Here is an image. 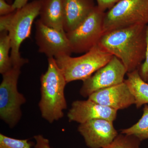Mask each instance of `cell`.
Instances as JSON below:
<instances>
[{"mask_svg": "<svg viewBox=\"0 0 148 148\" xmlns=\"http://www.w3.org/2000/svg\"><path fill=\"white\" fill-rule=\"evenodd\" d=\"M141 142L135 136L121 133L118 135L110 145L104 148H140Z\"/></svg>", "mask_w": 148, "mask_h": 148, "instance_id": "cell-18", "label": "cell"}, {"mask_svg": "<svg viewBox=\"0 0 148 148\" xmlns=\"http://www.w3.org/2000/svg\"><path fill=\"white\" fill-rule=\"evenodd\" d=\"M147 82L148 83V78L147 80Z\"/></svg>", "mask_w": 148, "mask_h": 148, "instance_id": "cell-27", "label": "cell"}, {"mask_svg": "<svg viewBox=\"0 0 148 148\" xmlns=\"http://www.w3.org/2000/svg\"><path fill=\"white\" fill-rule=\"evenodd\" d=\"M40 0H35L16 10L8 31L11 42L10 58L12 65L23 66L29 62L22 58L19 49L24 40L30 36L32 25L39 15Z\"/></svg>", "mask_w": 148, "mask_h": 148, "instance_id": "cell-5", "label": "cell"}, {"mask_svg": "<svg viewBox=\"0 0 148 148\" xmlns=\"http://www.w3.org/2000/svg\"><path fill=\"white\" fill-rule=\"evenodd\" d=\"M8 3H11L12 2V0H5Z\"/></svg>", "mask_w": 148, "mask_h": 148, "instance_id": "cell-26", "label": "cell"}, {"mask_svg": "<svg viewBox=\"0 0 148 148\" xmlns=\"http://www.w3.org/2000/svg\"><path fill=\"white\" fill-rule=\"evenodd\" d=\"M113 56L98 43L78 57L64 55L54 58L68 83L87 79L108 63Z\"/></svg>", "mask_w": 148, "mask_h": 148, "instance_id": "cell-3", "label": "cell"}, {"mask_svg": "<svg viewBox=\"0 0 148 148\" xmlns=\"http://www.w3.org/2000/svg\"><path fill=\"white\" fill-rule=\"evenodd\" d=\"M16 10L14 9L12 4L8 3L5 0H0V15H7L14 12Z\"/></svg>", "mask_w": 148, "mask_h": 148, "instance_id": "cell-24", "label": "cell"}, {"mask_svg": "<svg viewBox=\"0 0 148 148\" xmlns=\"http://www.w3.org/2000/svg\"><path fill=\"white\" fill-rule=\"evenodd\" d=\"M147 26L138 24L107 32L98 43L121 61L127 73L139 70L145 58Z\"/></svg>", "mask_w": 148, "mask_h": 148, "instance_id": "cell-1", "label": "cell"}, {"mask_svg": "<svg viewBox=\"0 0 148 148\" xmlns=\"http://www.w3.org/2000/svg\"><path fill=\"white\" fill-rule=\"evenodd\" d=\"M113 122L103 119L81 123L77 130L89 148H104L113 142L118 135Z\"/></svg>", "mask_w": 148, "mask_h": 148, "instance_id": "cell-10", "label": "cell"}, {"mask_svg": "<svg viewBox=\"0 0 148 148\" xmlns=\"http://www.w3.org/2000/svg\"><path fill=\"white\" fill-rule=\"evenodd\" d=\"M33 145L29 139L19 140L0 134V148H32Z\"/></svg>", "mask_w": 148, "mask_h": 148, "instance_id": "cell-19", "label": "cell"}, {"mask_svg": "<svg viewBox=\"0 0 148 148\" xmlns=\"http://www.w3.org/2000/svg\"><path fill=\"white\" fill-rule=\"evenodd\" d=\"M140 77L147 82L148 78V25L147 29V47H146L145 58L139 69Z\"/></svg>", "mask_w": 148, "mask_h": 148, "instance_id": "cell-20", "label": "cell"}, {"mask_svg": "<svg viewBox=\"0 0 148 148\" xmlns=\"http://www.w3.org/2000/svg\"><path fill=\"white\" fill-rule=\"evenodd\" d=\"M138 24H148V0H121L105 13L103 34Z\"/></svg>", "mask_w": 148, "mask_h": 148, "instance_id": "cell-6", "label": "cell"}, {"mask_svg": "<svg viewBox=\"0 0 148 148\" xmlns=\"http://www.w3.org/2000/svg\"><path fill=\"white\" fill-rule=\"evenodd\" d=\"M10 38L8 32L0 33V73L2 75L12 67L10 56Z\"/></svg>", "mask_w": 148, "mask_h": 148, "instance_id": "cell-17", "label": "cell"}, {"mask_svg": "<svg viewBox=\"0 0 148 148\" xmlns=\"http://www.w3.org/2000/svg\"><path fill=\"white\" fill-rule=\"evenodd\" d=\"M127 78L124 81L134 96L135 105L138 109L148 104V83L141 77L139 70L127 73Z\"/></svg>", "mask_w": 148, "mask_h": 148, "instance_id": "cell-15", "label": "cell"}, {"mask_svg": "<svg viewBox=\"0 0 148 148\" xmlns=\"http://www.w3.org/2000/svg\"><path fill=\"white\" fill-rule=\"evenodd\" d=\"M22 66L12 65L2 75L0 84V118L10 127L17 125L22 116L21 106L27 102L24 95L18 91L17 84Z\"/></svg>", "mask_w": 148, "mask_h": 148, "instance_id": "cell-4", "label": "cell"}, {"mask_svg": "<svg viewBox=\"0 0 148 148\" xmlns=\"http://www.w3.org/2000/svg\"><path fill=\"white\" fill-rule=\"evenodd\" d=\"M142 117L131 127L121 130V134L132 135L140 141L148 140V106L144 105Z\"/></svg>", "mask_w": 148, "mask_h": 148, "instance_id": "cell-16", "label": "cell"}, {"mask_svg": "<svg viewBox=\"0 0 148 148\" xmlns=\"http://www.w3.org/2000/svg\"><path fill=\"white\" fill-rule=\"evenodd\" d=\"M127 73L121 61L114 56L108 63L83 81L80 94L84 98H88L98 90L120 84L124 82Z\"/></svg>", "mask_w": 148, "mask_h": 148, "instance_id": "cell-8", "label": "cell"}, {"mask_svg": "<svg viewBox=\"0 0 148 148\" xmlns=\"http://www.w3.org/2000/svg\"><path fill=\"white\" fill-rule=\"evenodd\" d=\"M29 0H14L12 4L13 8L15 10L19 9L28 3Z\"/></svg>", "mask_w": 148, "mask_h": 148, "instance_id": "cell-25", "label": "cell"}, {"mask_svg": "<svg viewBox=\"0 0 148 148\" xmlns=\"http://www.w3.org/2000/svg\"><path fill=\"white\" fill-rule=\"evenodd\" d=\"M105 13L95 6L78 27L66 33L72 53H86L98 44L103 34Z\"/></svg>", "mask_w": 148, "mask_h": 148, "instance_id": "cell-7", "label": "cell"}, {"mask_svg": "<svg viewBox=\"0 0 148 148\" xmlns=\"http://www.w3.org/2000/svg\"><path fill=\"white\" fill-rule=\"evenodd\" d=\"M117 111L88 99L74 101L67 114V117L69 121L75 122L79 124L97 119L113 122L116 119Z\"/></svg>", "mask_w": 148, "mask_h": 148, "instance_id": "cell-11", "label": "cell"}, {"mask_svg": "<svg viewBox=\"0 0 148 148\" xmlns=\"http://www.w3.org/2000/svg\"><path fill=\"white\" fill-rule=\"evenodd\" d=\"M16 10L10 14L0 16V33L8 32L14 15Z\"/></svg>", "mask_w": 148, "mask_h": 148, "instance_id": "cell-21", "label": "cell"}, {"mask_svg": "<svg viewBox=\"0 0 148 148\" xmlns=\"http://www.w3.org/2000/svg\"><path fill=\"white\" fill-rule=\"evenodd\" d=\"M64 29L66 33L74 30L95 8L93 0H64Z\"/></svg>", "mask_w": 148, "mask_h": 148, "instance_id": "cell-13", "label": "cell"}, {"mask_svg": "<svg viewBox=\"0 0 148 148\" xmlns=\"http://www.w3.org/2000/svg\"><path fill=\"white\" fill-rule=\"evenodd\" d=\"M39 20L46 26L65 32L64 0H40Z\"/></svg>", "mask_w": 148, "mask_h": 148, "instance_id": "cell-14", "label": "cell"}, {"mask_svg": "<svg viewBox=\"0 0 148 148\" xmlns=\"http://www.w3.org/2000/svg\"><path fill=\"white\" fill-rule=\"evenodd\" d=\"M35 25V39L40 53L48 58L71 55V48L66 32L46 26L39 19L36 21Z\"/></svg>", "mask_w": 148, "mask_h": 148, "instance_id": "cell-9", "label": "cell"}, {"mask_svg": "<svg viewBox=\"0 0 148 148\" xmlns=\"http://www.w3.org/2000/svg\"><path fill=\"white\" fill-rule=\"evenodd\" d=\"M36 144L34 148H51L49 141L47 138H45L42 135H38L34 136Z\"/></svg>", "mask_w": 148, "mask_h": 148, "instance_id": "cell-23", "label": "cell"}, {"mask_svg": "<svg viewBox=\"0 0 148 148\" xmlns=\"http://www.w3.org/2000/svg\"><path fill=\"white\" fill-rule=\"evenodd\" d=\"M40 99L39 108L43 119L49 123L64 116L67 108L65 89L68 83L55 58H48L47 71L40 77Z\"/></svg>", "mask_w": 148, "mask_h": 148, "instance_id": "cell-2", "label": "cell"}, {"mask_svg": "<svg viewBox=\"0 0 148 148\" xmlns=\"http://www.w3.org/2000/svg\"><path fill=\"white\" fill-rule=\"evenodd\" d=\"M88 99L117 110L127 108L135 103L134 96L125 81L93 92Z\"/></svg>", "mask_w": 148, "mask_h": 148, "instance_id": "cell-12", "label": "cell"}, {"mask_svg": "<svg viewBox=\"0 0 148 148\" xmlns=\"http://www.w3.org/2000/svg\"><path fill=\"white\" fill-rule=\"evenodd\" d=\"M97 7L99 9L105 12L106 10H110L121 0H96Z\"/></svg>", "mask_w": 148, "mask_h": 148, "instance_id": "cell-22", "label": "cell"}]
</instances>
